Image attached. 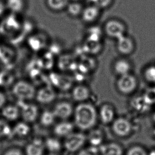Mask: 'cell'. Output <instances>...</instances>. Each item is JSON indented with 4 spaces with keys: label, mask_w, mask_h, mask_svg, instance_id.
I'll list each match as a JSON object with an SVG mask.
<instances>
[{
    "label": "cell",
    "mask_w": 155,
    "mask_h": 155,
    "mask_svg": "<svg viewBox=\"0 0 155 155\" xmlns=\"http://www.w3.org/2000/svg\"><path fill=\"white\" fill-rule=\"evenodd\" d=\"M101 32L98 28H92L90 30V34L89 35L87 40L99 41L101 38Z\"/></svg>",
    "instance_id": "33"
},
{
    "label": "cell",
    "mask_w": 155,
    "mask_h": 155,
    "mask_svg": "<svg viewBox=\"0 0 155 155\" xmlns=\"http://www.w3.org/2000/svg\"><path fill=\"white\" fill-rule=\"evenodd\" d=\"M31 131L29 124L25 122H19L12 128V134L20 138H23L29 135Z\"/></svg>",
    "instance_id": "20"
},
{
    "label": "cell",
    "mask_w": 155,
    "mask_h": 155,
    "mask_svg": "<svg viewBox=\"0 0 155 155\" xmlns=\"http://www.w3.org/2000/svg\"><path fill=\"white\" fill-rule=\"evenodd\" d=\"M112 124L113 132L119 137H126L132 132V124L125 117H119L115 119Z\"/></svg>",
    "instance_id": "6"
},
{
    "label": "cell",
    "mask_w": 155,
    "mask_h": 155,
    "mask_svg": "<svg viewBox=\"0 0 155 155\" xmlns=\"http://www.w3.org/2000/svg\"><path fill=\"white\" fill-rule=\"evenodd\" d=\"M65 138L64 146L70 153L81 150L87 140L86 135L81 132H72Z\"/></svg>",
    "instance_id": "3"
},
{
    "label": "cell",
    "mask_w": 155,
    "mask_h": 155,
    "mask_svg": "<svg viewBox=\"0 0 155 155\" xmlns=\"http://www.w3.org/2000/svg\"><path fill=\"white\" fill-rule=\"evenodd\" d=\"M75 126L81 130L94 128L98 117V113L94 105L87 102L80 103L74 109Z\"/></svg>",
    "instance_id": "1"
},
{
    "label": "cell",
    "mask_w": 155,
    "mask_h": 155,
    "mask_svg": "<svg viewBox=\"0 0 155 155\" xmlns=\"http://www.w3.org/2000/svg\"><path fill=\"white\" fill-rule=\"evenodd\" d=\"M7 6L13 12H19L23 8V0H7Z\"/></svg>",
    "instance_id": "25"
},
{
    "label": "cell",
    "mask_w": 155,
    "mask_h": 155,
    "mask_svg": "<svg viewBox=\"0 0 155 155\" xmlns=\"http://www.w3.org/2000/svg\"><path fill=\"white\" fill-rule=\"evenodd\" d=\"M11 76L9 74L6 73H0V86L8 85L11 82Z\"/></svg>",
    "instance_id": "35"
},
{
    "label": "cell",
    "mask_w": 155,
    "mask_h": 155,
    "mask_svg": "<svg viewBox=\"0 0 155 155\" xmlns=\"http://www.w3.org/2000/svg\"><path fill=\"white\" fill-rule=\"evenodd\" d=\"M91 2L93 5L99 8H104L107 7L111 2V0H89Z\"/></svg>",
    "instance_id": "34"
},
{
    "label": "cell",
    "mask_w": 155,
    "mask_h": 155,
    "mask_svg": "<svg viewBox=\"0 0 155 155\" xmlns=\"http://www.w3.org/2000/svg\"><path fill=\"white\" fill-rule=\"evenodd\" d=\"M148 155H155V150H152Z\"/></svg>",
    "instance_id": "38"
},
{
    "label": "cell",
    "mask_w": 155,
    "mask_h": 155,
    "mask_svg": "<svg viewBox=\"0 0 155 155\" xmlns=\"http://www.w3.org/2000/svg\"><path fill=\"white\" fill-rule=\"evenodd\" d=\"M47 155H59L57 154V153H50V154H48Z\"/></svg>",
    "instance_id": "39"
},
{
    "label": "cell",
    "mask_w": 155,
    "mask_h": 155,
    "mask_svg": "<svg viewBox=\"0 0 155 155\" xmlns=\"http://www.w3.org/2000/svg\"><path fill=\"white\" fill-rule=\"evenodd\" d=\"M6 97L5 94L0 91V110L6 105Z\"/></svg>",
    "instance_id": "36"
},
{
    "label": "cell",
    "mask_w": 155,
    "mask_h": 155,
    "mask_svg": "<svg viewBox=\"0 0 155 155\" xmlns=\"http://www.w3.org/2000/svg\"><path fill=\"white\" fill-rule=\"evenodd\" d=\"M134 48L135 45L133 40L129 37L124 35L117 39V51L121 54H131L133 52Z\"/></svg>",
    "instance_id": "11"
},
{
    "label": "cell",
    "mask_w": 155,
    "mask_h": 155,
    "mask_svg": "<svg viewBox=\"0 0 155 155\" xmlns=\"http://www.w3.org/2000/svg\"><path fill=\"white\" fill-rule=\"evenodd\" d=\"M74 124L67 120H63L55 126L53 132L56 136L60 137H66L73 132Z\"/></svg>",
    "instance_id": "15"
},
{
    "label": "cell",
    "mask_w": 155,
    "mask_h": 155,
    "mask_svg": "<svg viewBox=\"0 0 155 155\" xmlns=\"http://www.w3.org/2000/svg\"><path fill=\"white\" fill-rule=\"evenodd\" d=\"M4 155H23L19 149H11L6 151Z\"/></svg>",
    "instance_id": "37"
},
{
    "label": "cell",
    "mask_w": 155,
    "mask_h": 155,
    "mask_svg": "<svg viewBox=\"0 0 155 155\" xmlns=\"http://www.w3.org/2000/svg\"><path fill=\"white\" fill-rule=\"evenodd\" d=\"M56 92L53 86L46 84L37 91L35 99L42 104H48L52 103L56 98Z\"/></svg>",
    "instance_id": "8"
},
{
    "label": "cell",
    "mask_w": 155,
    "mask_h": 155,
    "mask_svg": "<svg viewBox=\"0 0 155 155\" xmlns=\"http://www.w3.org/2000/svg\"><path fill=\"white\" fill-rule=\"evenodd\" d=\"M73 105L67 101H62L55 105L53 112L56 118L67 120L74 114Z\"/></svg>",
    "instance_id": "9"
},
{
    "label": "cell",
    "mask_w": 155,
    "mask_h": 155,
    "mask_svg": "<svg viewBox=\"0 0 155 155\" xmlns=\"http://www.w3.org/2000/svg\"><path fill=\"white\" fill-rule=\"evenodd\" d=\"M104 138V134L102 130L99 129L93 128L87 137V139L90 145L95 147H99L102 145Z\"/></svg>",
    "instance_id": "18"
},
{
    "label": "cell",
    "mask_w": 155,
    "mask_h": 155,
    "mask_svg": "<svg viewBox=\"0 0 155 155\" xmlns=\"http://www.w3.org/2000/svg\"><path fill=\"white\" fill-rule=\"evenodd\" d=\"M56 117L52 111L45 110L40 115V124L44 127H49L52 126Z\"/></svg>",
    "instance_id": "22"
},
{
    "label": "cell",
    "mask_w": 155,
    "mask_h": 155,
    "mask_svg": "<svg viewBox=\"0 0 155 155\" xmlns=\"http://www.w3.org/2000/svg\"><path fill=\"white\" fill-rule=\"evenodd\" d=\"M143 76L147 82L150 83H155V65L148 66L144 71Z\"/></svg>",
    "instance_id": "27"
},
{
    "label": "cell",
    "mask_w": 155,
    "mask_h": 155,
    "mask_svg": "<svg viewBox=\"0 0 155 155\" xmlns=\"http://www.w3.org/2000/svg\"><path fill=\"white\" fill-rule=\"evenodd\" d=\"M45 144L40 138L34 139L26 147V155H43L44 153Z\"/></svg>",
    "instance_id": "16"
},
{
    "label": "cell",
    "mask_w": 155,
    "mask_h": 155,
    "mask_svg": "<svg viewBox=\"0 0 155 155\" xmlns=\"http://www.w3.org/2000/svg\"><path fill=\"white\" fill-rule=\"evenodd\" d=\"M36 87L34 84L23 80L15 82L12 87L13 95L19 101H30L35 98Z\"/></svg>",
    "instance_id": "2"
},
{
    "label": "cell",
    "mask_w": 155,
    "mask_h": 155,
    "mask_svg": "<svg viewBox=\"0 0 155 155\" xmlns=\"http://www.w3.org/2000/svg\"><path fill=\"white\" fill-rule=\"evenodd\" d=\"M29 45L34 51H39L43 46L44 42L42 40V38L38 36H33L29 40Z\"/></svg>",
    "instance_id": "28"
},
{
    "label": "cell",
    "mask_w": 155,
    "mask_h": 155,
    "mask_svg": "<svg viewBox=\"0 0 155 155\" xmlns=\"http://www.w3.org/2000/svg\"><path fill=\"white\" fill-rule=\"evenodd\" d=\"M86 50L88 51V52L96 54L98 53L99 51L101 50V46L99 41L87 40L86 44Z\"/></svg>",
    "instance_id": "29"
},
{
    "label": "cell",
    "mask_w": 155,
    "mask_h": 155,
    "mask_svg": "<svg viewBox=\"0 0 155 155\" xmlns=\"http://www.w3.org/2000/svg\"><path fill=\"white\" fill-rule=\"evenodd\" d=\"M131 64L129 61L125 59H119L116 61L114 65V71L120 76L130 73Z\"/></svg>",
    "instance_id": "19"
},
{
    "label": "cell",
    "mask_w": 155,
    "mask_h": 155,
    "mask_svg": "<svg viewBox=\"0 0 155 155\" xmlns=\"http://www.w3.org/2000/svg\"><path fill=\"white\" fill-rule=\"evenodd\" d=\"M101 155H123L121 146L115 143L102 144L99 147Z\"/></svg>",
    "instance_id": "17"
},
{
    "label": "cell",
    "mask_w": 155,
    "mask_h": 155,
    "mask_svg": "<svg viewBox=\"0 0 155 155\" xmlns=\"http://www.w3.org/2000/svg\"><path fill=\"white\" fill-rule=\"evenodd\" d=\"M126 155H148L143 147L140 146H133L130 147L126 152Z\"/></svg>",
    "instance_id": "31"
},
{
    "label": "cell",
    "mask_w": 155,
    "mask_h": 155,
    "mask_svg": "<svg viewBox=\"0 0 155 155\" xmlns=\"http://www.w3.org/2000/svg\"><path fill=\"white\" fill-rule=\"evenodd\" d=\"M20 111V117L23 121L32 124L36 121L39 116V110L37 105L26 101H19L17 104Z\"/></svg>",
    "instance_id": "4"
},
{
    "label": "cell",
    "mask_w": 155,
    "mask_h": 155,
    "mask_svg": "<svg viewBox=\"0 0 155 155\" xmlns=\"http://www.w3.org/2000/svg\"><path fill=\"white\" fill-rule=\"evenodd\" d=\"M105 31L106 34L110 37L118 39L124 35L126 28L119 21L110 20L105 25Z\"/></svg>",
    "instance_id": "10"
},
{
    "label": "cell",
    "mask_w": 155,
    "mask_h": 155,
    "mask_svg": "<svg viewBox=\"0 0 155 155\" xmlns=\"http://www.w3.org/2000/svg\"><path fill=\"white\" fill-rule=\"evenodd\" d=\"M71 95L74 101L79 103L85 102L90 97V89L86 85L79 84L73 88Z\"/></svg>",
    "instance_id": "13"
},
{
    "label": "cell",
    "mask_w": 155,
    "mask_h": 155,
    "mask_svg": "<svg viewBox=\"0 0 155 155\" xmlns=\"http://www.w3.org/2000/svg\"><path fill=\"white\" fill-rule=\"evenodd\" d=\"M138 85L136 78L131 73L120 76L116 82V87L119 92L130 94L136 90Z\"/></svg>",
    "instance_id": "5"
},
{
    "label": "cell",
    "mask_w": 155,
    "mask_h": 155,
    "mask_svg": "<svg viewBox=\"0 0 155 155\" xmlns=\"http://www.w3.org/2000/svg\"><path fill=\"white\" fill-rule=\"evenodd\" d=\"M69 0H47V4L54 10H60L67 5Z\"/></svg>",
    "instance_id": "26"
},
{
    "label": "cell",
    "mask_w": 155,
    "mask_h": 155,
    "mask_svg": "<svg viewBox=\"0 0 155 155\" xmlns=\"http://www.w3.org/2000/svg\"><path fill=\"white\" fill-rule=\"evenodd\" d=\"M44 144L45 147L50 151V153H57L62 148L61 143L56 138L50 137L46 139Z\"/></svg>",
    "instance_id": "23"
},
{
    "label": "cell",
    "mask_w": 155,
    "mask_h": 155,
    "mask_svg": "<svg viewBox=\"0 0 155 155\" xmlns=\"http://www.w3.org/2000/svg\"><path fill=\"white\" fill-rule=\"evenodd\" d=\"M3 119L7 121H15L20 117V111L18 105H5L1 110Z\"/></svg>",
    "instance_id": "14"
},
{
    "label": "cell",
    "mask_w": 155,
    "mask_h": 155,
    "mask_svg": "<svg viewBox=\"0 0 155 155\" xmlns=\"http://www.w3.org/2000/svg\"><path fill=\"white\" fill-rule=\"evenodd\" d=\"M67 11L72 15L77 16L81 12V5L78 3H72L68 5Z\"/></svg>",
    "instance_id": "32"
},
{
    "label": "cell",
    "mask_w": 155,
    "mask_h": 155,
    "mask_svg": "<svg viewBox=\"0 0 155 155\" xmlns=\"http://www.w3.org/2000/svg\"><path fill=\"white\" fill-rule=\"evenodd\" d=\"M115 115L114 107L108 103L103 104L99 111L98 117L102 122L105 124H112L115 119Z\"/></svg>",
    "instance_id": "12"
},
{
    "label": "cell",
    "mask_w": 155,
    "mask_h": 155,
    "mask_svg": "<svg viewBox=\"0 0 155 155\" xmlns=\"http://www.w3.org/2000/svg\"><path fill=\"white\" fill-rule=\"evenodd\" d=\"M99 13V8L92 5L84 10L82 12V18L87 22H91L97 19Z\"/></svg>",
    "instance_id": "21"
},
{
    "label": "cell",
    "mask_w": 155,
    "mask_h": 155,
    "mask_svg": "<svg viewBox=\"0 0 155 155\" xmlns=\"http://www.w3.org/2000/svg\"><path fill=\"white\" fill-rule=\"evenodd\" d=\"M48 80L53 87L62 91L69 90L72 85L71 78L64 74L52 73L49 76Z\"/></svg>",
    "instance_id": "7"
},
{
    "label": "cell",
    "mask_w": 155,
    "mask_h": 155,
    "mask_svg": "<svg viewBox=\"0 0 155 155\" xmlns=\"http://www.w3.org/2000/svg\"><path fill=\"white\" fill-rule=\"evenodd\" d=\"M74 1H78V0H74Z\"/></svg>",
    "instance_id": "40"
},
{
    "label": "cell",
    "mask_w": 155,
    "mask_h": 155,
    "mask_svg": "<svg viewBox=\"0 0 155 155\" xmlns=\"http://www.w3.org/2000/svg\"><path fill=\"white\" fill-rule=\"evenodd\" d=\"M12 130L6 120L0 119V138L10 136L12 134Z\"/></svg>",
    "instance_id": "24"
},
{
    "label": "cell",
    "mask_w": 155,
    "mask_h": 155,
    "mask_svg": "<svg viewBox=\"0 0 155 155\" xmlns=\"http://www.w3.org/2000/svg\"><path fill=\"white\" fill-rule=\"evenodd\" d=\"M77 155H101L99 147L90 146L84 149L80 150Z\"/></svg>",
    "instance_id": "30"
}]
</instances>
